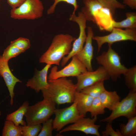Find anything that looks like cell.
I'll return each instance as SVG.
<instances>
[{
	"label": "cell",
	"instance_id": "cell-25",
	"mask_svg": "<svg viewBox=\"0 0 136 136\" xmlns=\"http://www.w3.org/2000/svg\"><path fill=\"white\" fill-rule=\"evenodd\" d=\"M105 108L98 97L94 98L88 112H89L91 118L104 114L105 112Z\"/></svg>",
	"mask_w": 136,
	"mask_h": 136
},
{
	"label": "cell",
	"instance_id": "cell-21",
	"mask_svg": "<svg viewBox=\"0 0 136 136\" xmlns=\"http://www.w3.org/2000/svg\"><path fill=\"white\" fill-rule=\"evenodd\" d=\"M128 119L126 124H121L120 125L119 130L122 136L136 135V116Z\"/></svg>",
	"mask_w": 136,
	"mask_h": 136
},
{
	"label": "cell",
	"instance_id": "cell-1",
	"mask_svg": "<svg viewBox=\"0 0 136 136\" xmlns=\"http://www.w3.org/2000/svg\"><path fill=\"white\" fill-rule=\"evenodd\" d=\"M48 81V85L41 91L44 99L58 105L73 103L76 87L71 80L63 77Z\"/></svg>",
	"mask_w": 136,
	"mask_h": 136
},
{
	"label": "cell",
	"instance_id": "cell-20",
	"mask_svg": "<svg viewBox=\"0 0 136 136\" xmlns=\"http://www.w3.org/2000/svg\"><path fill=\"white\" fill-rule=\"evenodd\" d=\"M126 18L119 22L114 20L113 22V27L118 28L125 29H136V13L128 12L125 14Z\"/></svg>",
	"mask_w": 136,
	"mask_h": 136
},
{
	"label": "cell",
	"instance_id": "cell-36",
	"mask_svg": "<svg viewBox=\"0 0 136 136\" xmlns=\"http://www.w3.org/2000/svg\"><path fill=\"white\" fill-rule=\"evenodd\" d=\"M2 0H0V1H2Z\"/></svg>",
	"mask_w": 136,
	"mask_h": 136
},
{
	"label": "cell",
	"instance_id": "cell-22",
	"mask_svg": "<svg viewBox=\"0 0 136 136\" xmlns=\"http://www.w3.org/2000/svg\"><path fill=\"white\" fill-rule=\"evenodd\" d=\"M124 76L125 84L130 90L136 92V66L128 68Z\"/></svg>",
	"mask_w": 136,
	"mask_h": 136
},
{
	"label": "cell",
	"instance_id": "cell-10",
	"mask_svg": "<svg viewBox=\"0 0 136 136\" xmlns=\"http://www.w3.org/2000/svg\"><path fill=\"white\" fill-rule=\"evenodd\" d=\"M111 33L103 36H93V40H95L97 46V52H99L102 45L107 43L111 45L113 43L125 41H136V29H122L113 28Z\"/></svg>",
	"mask_w": 136,
	"mask_h": 136
},
{
	"label": "cell",
	"instance_id": "cell-35",
	"mask_svg": "<svg viewBox=\"0 0 136 136\" xmlns=\"http://www.w3.org/2000/svg\"><path fill=\"white\" fill-rule=\"evenodd\" d=\"M1 104V103L0 102V104ZM1 111H0V116H1Z\"/></svg>",
	"mask_w": 136,
	"mask_h": 136
},
{
	"label": "cell",
	"instance_id": "cell-37",
	"mask_svg": "<svg viewBox=\"0 0 136 136\" xmlns=\"http://www.w3.org/2000/svg\"></svg>",
	"mask_w": 136,
	"mask_h": 136
},
{
	"label": "cell",
	"instance_id": "cell-14",
	"mask_svg": "<svg viewBox=\"0 0 136 136\" xmlns=\"http://www.w3.org/2000/svg\"><path fill=\"white\" fill-rule=\"evenodd\" d=\"M94 33L92 28L87 27V35L85 46L82 50L75 55L84 64L87 71L93 70L91 61L93 56V47L92 45Z\"/></svg>",
	"mask_w": 136,
	"mask_h": 136
},
{
	"label": "cell",
	"instance_id": "cell-12",
	"mask_svg": "<svg viewBox=\"0 0 136 136\" xmlns=\"http://www.w3.org/2000/svg\"><path fill=\"white\" fill-rule=\"evenodd\" d=\"M76 77L77 82L75 85L77 92H80L86 87L110 78L107 72L101 65L95 71H87Z\"/></svg>",
	"mask_w": 136,
	"mask_h": 136
},
{
	"label": "cell",
	"instance_id": "cell-31",
	"mask_svg": "<svg viewBox=\"0 0 136 136\" xmlns=\"http://www.w3.org/2000/svg\"><path fill=\"white\" fill-rule=\"evenodd\" d=\"M10 44L15 46L23 52L29 49L30 46L29 40L26 38L21 37L11 41Z\"/></svg>",
	"mask_w": 136,
	"mask_h": 136
},
{
	"label": "cell",
	"instance_id": "cell-8",
	"mask_svg": "<svg viewBox=\"0 0 136 136\" xmlns=\"http://www.w3.org/2000/svg\"><path fill=\"white\" fill-rule=\"evenodd\" d=\"M69 20L76 22L78 24L79 28V33L78 37L73 42L72 49L69 54L62 59L61 64L62 67L64 66L71 58L82 50L87 37L86 32L87 21L81 12H78L77 16L75 14L71 15Z\"/></svg>",
	"mask_w": 136,
	"mask_h": 136
},
{
	"label": "cell",
	"instance_id": "cell-30",
	"mask_svg": "<svg viewBox=\"0 0 136 136\" xmlns=\"http://www.w3.org/2000/svg\"><path fill=\"white\" fill-rule=\"evenodd\" d=\"M53 119L49 118L43 123L41 130L38 134V136H52L54 129L53 127Z\"/></svg>",
	"mask_w": 136,
	"mask_h": 136
},
{
	"label": "cell",
	"instance_id": "cell-33",
	"mask_svg": "<svg viewBox=\"0 0 136 136\" xmlns=\"http://www.w3.org/2000/svg\"><path fill=\"white\" fill-rule=\"evenodd\" d=\"M25 1V0H7V2L12 8H14L19 7Z\"/></svg>",
	"mask_w": 136,
	"mask_h": 136
},
{
	"label": "cell",
	"instance_id": "cell-11",
	"mask_svg": "<svg viewBox=\"0 0 136 136\" xmlns=\"http://www.w3.org/2000/svg\"><path fill=\"white\" fill-rule=\"evenodd\" d=\"M71 58V60L68 64L60 70H58L57 66L52 67L48 78V80L70 77H76L87 71L85 66L76 55Z\"/></svg>",
	"mask_w": 136,
	"mask_h": 136
},
{
	"label": "cell",
	"instance_id": "cell-29",
	"mask_svg": "<svg viewBox=\"0 0 136 136\" xmlns=\"http://www.w3.org/2000/svg\"><path fill=\"white\" fill-rule=\"evenodd\" d=\"M54 2L53 4L47 10V13L48 15L53 14L55 12V8L57 5L61 2H64L73 6L74 10L72 14H75V12L79 7L77 0H52Z\"/></svg>",
	"mask_w": 136,
	"mask_h": 136
},
{
	"label": "cell",
	"instance_id": "cell-13",
	"mask_svg": "<svg viewBox=\"0 0 136 136\" xmlns=\"http://www.w3.org/2000/svg\"><path fill=\"white\" fill-rule=\"evenodd\" d=\"M85 117L79 119L73 124L62 129L59 131V133L77 131L83 132L87 134L100 136L98 129L100 126L95 124L97 120V116H94L92 118Z\"/></svg>",
	"mask_w": 136,
	"mask_h": 136
},
{
	"label": "cell",
	"instance_id": "cell-5",
	"mask_svg": "<svg viewBox=\"0 0 136 136\" xmlns=\"http://www.w3.org/2000/svg\"><path fill=\"white\" fill-rule=\"evenodd\" d=\"M56 104L44 99L35 104L28 107L25 115L27 125H30L43 123L54 114Z\"/></svg>",
	"mask_w": 136,
	"mask_h": 136
},
{
	"label": "cell",
	"instance_id": "cell-26",
	"mask_svg": "<svg viewBox=\"0 0 136 136\" xmlns=\"http://www.w3.org/2000/svg\"><path fill=\"white\" fill-rule=\"evenodd\" d=\"M101 5L109 9L114 15L116 9H124L126 7L117 0H97Z\"/></svg>",
	"mask_w": 136,
	"mask_h": 136
},
{
	"label": "cell",
	"instance_id": "cell-7",
	"mask_svg": "<svg viewBox=\"0 0 136 136\" xmlns=\"http://www.w3.org/2000/svg\"><path fill=\"white\" fill-rule=\"evenodd\" d=\"M136 92L130 90L127 95L120 101L108 117L100 121L112 123L115 119L121 116L127 118L136 115Z\"/></svg>",
	"mask_w": 136,
	"mask_h": 136
},
{
	"label": "cell",
	"instance_id": "cell-4",
	"mask_svg": "<svg viewBox=\"0 0 136 136\" xmlns=\"http://www.w3.org/2000/svg\"><path fill=\"white\" fill-rule=\"evenodd\" d=\"M107 51L103 52L96 58L97 63L102 66L112 81H115L127 71L126 68L121 61V57L111 47L108 45Z\"/></svg>",
	"mask_w": 136,
	"mask_h": 136
},
{
	"label": "cell",
	"instance_id": "cell-16",
	"mask_svg": "<svg viewBox=\"0 0 136 136\" xmlns=\"http://www.w3.org/2000/svg\"><path fill=\"white\" fill-rule=\"evenodd\" d=\"M51 65L46 64L41 70L37 71L33 77L27 82L26 84L27 87L34 90L37 93L46 88L49 84L47 75Z\"/></svg>",
	"mask_w": 136,
	"mask_h": 136
},
{
	"label": "cell",
	"instance_id": "cell-24",
	"mask_svg": "<svg viewBox=\"0 0 136 136\" xmlns=\"http://www.w3.org/2000/svg\"><path fill=\"white\" fill-rule=\"evenodd\" d=\"M106 90L104 86V81H102L86 87L80 92L95 98L98 97Z\"/></svg>",
	"mask_w": 136,
	"mask_h": 136
},
{
	"label": "cell",
	"instance_id": "cell-34",
	"mask_svg": "<svg viewBox=\"0 0 136 136\" xmlns=\"http://www.w3.org/2000/svg\"><path fill=\"white\" fill-rule=\"evenodd\" d=\"M122 3L132 9H136V0H122Z\"/></svg>",
	"mask_w": 136,
	"mask_h": 136
},
{
	"label": "cell",
	"instance_id": "cell-18",
	"mask_svg": "<svg viewBox=\"0 0 136 136\" xmlns=\"http://www.w3.org/2000/svg\"><path fill=\"white\" fill-rule=\"evenodd\" d=\"M105 108L110 111L113 110L120 101V97L116 91H108L106 90L98 97Z\"/></svg>",
	"mask_w": 136,
	"mask_h": 136
},
{
	"label": "cell",
	"instance_id": "cell-28",
	"mask_svg": "<svg viewBox=\"0 0 136 136\" xmlns=\"http://www.w3.org/2000/svg\"><path fill=\"white\" fill-rule=\"evenodd\" d=\"M23 52L21 50L10 44L4 50L2 56L3 58L8 61L11 59L15 57Z\"/></svg>",
	"mask_w": 136,
	"mask_h": 136
},
{
	"label": "cell",
	"instance_id": "cell-23",
	"mask_svg": "<svg viewBox=\"0 0 136 136\" xmlns=\"http://www.w3.org/2000/svg\"><path fill=\"white\" fill-rule=\"evenodd\" d=\"M2 136H22L21 126H16L12 121L6 120L2 133Z\"/></svg>",
	"mask_w": 136,
	"mask_h": 136
},
{
	"label": "cell",
	"instance_id": "cell-3",
	"mask_svg": "<svg viewBox=\"0 0 136 136\" xmlns=\"http://www.w3.org/2000/svg\"><path fill=\"white\" fill-rule=\"evenodd\" d=\"M76 39L68 34L55 35L47 50L40 58L39 62L59 65L61 60L70 52Z\"/></svg>",
	"mask_w": 136,
	"mask_h": 136
},
{
	"label": "cell",
	"instance_id": "cell-27",
	"mask_svg": "<svg viewBox=\"0 0 136 136\" xmlns=\"http://www.w3.org/2000/svg\"><path fill=\"white\" fill-rule=\"evenodd\" d=\"M42 127V125L41 124L22 126H21L22 136H38Z\"/></svg>",
	"mask_w": 136,
	"mask_h": 136
},
{
	"label": "cell",
	"instance_id": "cell-19",
	"mask_svg": "<svg viewBox=\"0 0 136 136\" xmlns=\"http://www.w3.org/2000/svg\"><path fill=\"white\" fill-rule=\"evenodd\" d=\"M29 103L25 101L17 110L7 115L6 120L12 121L17 126L21 125L22 126L27 125L26 122L23 120L29 106Z\"/></svg>",
	"mask_w": 136,
	"mask_h": 136
},
{
	"label": "cell",
	"instance_id": "cell-6",
	"mask_svg": "<svg viewBox=\"0 0 136 136\" xmlns=\"http://www.w3.org/2000/svg\"><path fill=\"white\" fill-rule=\"evenodd\" d=\"M44 9L40 0H25L19 7L12 8L10 17L18 20L38 19L43 16Z\"/></svg>",
	"mask_w": 136,
	"mask_h": 136
},
{
	"label": "cell",
	"instance_id": "cell-9",
	"mask_svg": "<svg viewBox=\"0 0 136 136\" xmlns=\"http://www.w3.org/2000/svg\"><path fill=\"white\" fill-rule=\"evenodd\" d=\"M54 114L55 117L53 120V127L54 129L57 131L61 130L67 124L74 123L79 119L85 117L80 114L75 100L69 107L62 109L56 108Z\"/></svg>",
	"mask_w": 136,
	"mask_h": 136
},
{
	"label": "cell",
	"instance_id": "cell-2",
	"mask_svg": "<svg viewBox=\"0 0 136 136\" xmlns=\"http://www.w3.org/2000/svg\"><path fill=\"white\" fill-rule=\"evenodd\" d=\"M83 3L81 12L87 21L96 24L101 31L111 32L115 20L110 10L97 0H83Z\"/></svg>",
	"mask_w": 136,
	"mask_h": 136
},
{
	"label": "cell",
	"instance_id": "cell-15",
	"mask_svg": "<svg viewBox=\"0 0 136 136\" xmlns=\"http://www.w3.org/2000/svg\"><path fill=\"white\" fill-rule=\"evenodd\" d=\"M8 61L4 59L2 55L0 56V76L4 79L8 88L10 96V103L12 105L15 95L14 91L15 86L17 83L22 82L12 73L9 67Z\"/></svg>",
	"mask_w": 136,
	"mask_h": 136
},
{
	"label": "cell",
	"instance_id": "cell-17",
	"mask_svg": "<svg viewBox=\"0 0 136 136\" xmlns=\"http://www.w3.org/2000/svg\"><path fill=\"white\" fill-rule=\"evenodd\" d=\"M93 99L91 96L81 92L76 91L74 100L76 102L77 108L81 115L85 117Z\"/></svg>",
	"mask_w": 136,
	"mask_h": 136
},
{
	"label": "cell",
	"instance_id": "cell-32",
	"mask_svg": "<svg viewBox=\"0 0 136 136\" xmlns=\"http://www.w3.org/2000/svg\"><path fill=\"white\" fill-rule=\"evenodd\" d=\"M103 136H122L119 130L115 131L113 128L111 123L108 122L105 130L101 132Z\"/></svg>",
	"mask_w": 136,
	"mask_h": 136
}]
</instances>
